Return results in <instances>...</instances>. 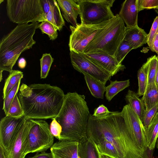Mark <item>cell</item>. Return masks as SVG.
I'll use <instances>...</instances> for the list:
<instances>
[{
    "label": "cell",
    "mask_w": 158,
    "mask_h": 158,
    "mask_svg": "<svg viewBox=\"0 0 158 158\" xmlns=\"http://www.w3.org/2000/svg\"><path fill=\"white\" fill-rule=\"evenodd\" d=\"M87 133L104 137L114 146L119 158H152V154L141 150L135 144L121 112L110 111L98 117L90 114Z\"/></svg>",
    "instance_id": "1"
},
{
    "label": "cell",
    "mask_w": 158,
    "mask_h": 158,
    "mask_svg": "<svg viewBox=\"0 0 158 158\" xmlns=\"http://www.w3.org/2000/svg\"><path fill=\"white\" fill-rule=\"evenodd\" d=\"M65 94L60 87L47 84H22L18 95L26 119L55 118L64 101Z\"/></svg>",
    "instance_id": "2"
},
{
    "label": "cell",
    "mask_w": 158,
    "mask_h": 158,
    "mask_svg": "<svg viewBox=\"0 0 158 158\" xmlns=\"http://www.w3.org/2000/svg\"><path fill=\"white\" fill-rule=\"evenodd\" d=\"M89 114L85 96L76 92L65 95L61 109L55 118L62 127L59 140L83 142L87 137Z\"/></svg>",
    "instance_id": "3"
},
{
    "label": "cell",
    "mask_w": 158,
    "mask_h": 158,
    "mask_svg": "<svg viewBox=\"0 0 158 158\" xmlns=\"http://www.w3.org/2000/svg\"><path fill=\"white\" fill-rule=\"evenodd\" d=\"M39 24L38 22L18 24L1 39V79L2 73L10 72L20 54L35 44L33 37Z\"/></svg>",
    "instance_id": "4"
},
{
    "label": "cell",
    "mask_w": 158,
    "mask_h": 158,
    "mask_svg": "<svg viewBox=\"0 0 158 158\" xmlns=\"http://www.w3.org/2000/svg\"><path fill=\"white\" fill-rule=\"evenodd\" d=\"M126 27L116 14L110 22L103 28L85 48L84 53L98 52L114 56L123 40Z\"/></svg>",
    "instance_id": "5"
},
{
    "label": "cell",
    "mask_w": 158,
    "mask_h": 158,
    "mask_svg": "<svg viewBox=\"0 0 158 158\" xmlns=\"http://www.w3.org/2000/svg\"><path fill=\"white\" fill-rule=\"evenodd\" d=\"M6 11L10 20L18 24L41 22L44 18L40 0H7Z\"/></svg>",
    "instance_id": "6"
},
{
    "label": "cell",
    "mask_w": 158,
    "mask_h": 158,
    "mask_svg": "<svg viewBox=\"0 0 158 158\" xmlns=\"http://www.w3.org/2000/svg\"><path fill=\"white\" fill-rule=\"evenodd\" d=\"M80 8L82 25H97L115 16L111 8L114 0H76Z\"/></svg>",
    "instance_id": "7"
},
{
    "label": "cell",
    "mask_w": 158,
    "mask_h": 158,
    "mask_svg": "<svg viewBox=\"0 0 158 158\" xmlns=\"http://www.w3.org/2000/svg\"><path fill=\"white\" fill-rule=\"evenodd\" d=\"M30 119L31 125L26 139L24 154L45 152L54 143L49 125L43 119Z\"/></svg>",
    "instance_id": "8"
},
{
    "label": "cell",
    "mask_w": 158,
    "mask_h": 158,
    "mask_svg": "<svg viewBox=\"0 0 158 158\" xmlns=\"http://www.w3.org/2000/svg\"><path fill=\"white\" fill-rule=\"evenodd\" d=\"M112 19L97 25L78 24L76 27L70 26L71 31L69 46L70 51L83 53L85 48Z\"/></svg>",
    "instance_id": "9"
},
{
    "label": "cell",
    "mask_w": 158,
    "mask_h": 158,
    "mask_svg": "<svg viewBox=\"0 0 158 158\" xmlns=\"http://www.w3.org/2000/svg\"><path fill=\"white\" fill-rule=\"evenodd\" d=\"M127 129L136 146L141 150L153 153L147 144L144 127L142 120L129 104L121 111Z\"/></svg>",
    "instance_id": "10"
},
{
    "label": "cell",
    "mask_w": 158,
    "mask_h": 158,
    "mask_svg": "<svg viewBox=\"0 0 158 158\" xmlns=\"http://www.w3.org/2000/svg\"><path fill=\"white\" fill-rule=\"evenodd\" d=\"M70 56L73 67L78 72L105 85L110 80L112 77L110 74L87 58L83 53L71 51Z\"/></svg>",
    "instance_id": "11"
},
{
    "label": "cell",
    "mask_w": 158,
    "mask_h": 158,
    "mask_svg": "<svg viewBox=\"0 0 158 158\" xmlns=\"http://www.w3.org/2000/svg\"><path fill=\"white\" fill-rule=\"evenodd\" d=\"M26 119L24 116L14 117L6 115L0 122V147L4 153L9 150L15 139Z\"/></svg>",
    "instance_id": "12"
},
{
    "label": "cell",
    "mask_w": 158,
    "mask_h": 158,
    "mask_svg": "<svg viewBox=\"0 0 158 158\" xmlns=\"http://www.w3.org/2000/svg\"><path fill=\"white\" fill-rule=\"evenodd\" d=\"M31 122L30 119H26L13 142L9 151L4 154L5 158H25V145Z\"/></svg>",
    "instance_id": "13"
},
{
    "label": "cell",
    "mask_w": 158,
    "mask_h": 158,
    "mask_svg": "<svg viewBox=\"0 0 158 158\" xmlns=\"http://www.w3.org/2000/svg\"><path fill=\"white\" fill-rule=\"evenodd\" d=\"M84 53L91 61L109 73L112 77L126 68L124 65L118 63L114 57L108 54L98 52Z\"/></svg>",
    "instance_id": "14"
},
{
    "label": "cell",
    "mask_w": 158,
    "mask_h": 158,
    "mask_svg": "<svg viewBox=\"0 0 158 158\" xmlns=\"http://www.w3.org/2000/svg\"><path fill=\"white\" fill-rule=\"evenodd\" d=\"M79 144L76 141L59 140L50 148L53 158H79Z\"/></svg>",
    "instance_id": "15"
},
{
    "label": "cell",
    "mask_w": 158,
    "mask_h": 158,
    "mask_svg": "<svg viewBox=\"0 0 158 158\" xmlns=\"http://www.w3.org/2000/svg\"><path fill=\"white\" fill-rule=\"evenodd\" d=\"M137 0H126L123 3L118 15L127 27L138 25V11Z\"/></svg>",
    "instance_id": "16"
},
{
    "label": "cell",
    "mask_w": 158,
    "mask_h": 158,
    "mask_svg": "<svg viewBox=\"0 0 158 158\" xmlns=\"http://www.w3.org/2000/svg\"><path fill=\"white\" fill-rule=\"evenodd\" d=\"M63 17L72 26L76 27L78 24L77 18L80 15L79 5L76 0H57Z\"/></svg>",
    "instance_id": "17"
},
{
    "label": "cell",
    "mask_w": 158,
    "mask_h": 158,
    "mask_svg": "<svg viewBox=\"0 0 158 158\" xmlns=\"http://www.w3.org/2000/svg\"><path fill=\"white\" fill-rule=\"evenodd\" d=\"M148 38V34L138 25L131 27H126L123 40L134 49L147 43Z\"/></svg>",
    "instance_id": "18"
},
{
    "label": "cell",
    "mask_w": 158,
    "mask_h": 158,
    "mask_svg": "<svg viewBox=\"0 0 158 158\" xmlns=\"http://www.w3.org/2000/svg\"><path fill=\"white\" fill-rule=\"evenodd\" d=\"M87 136L90 138L95 142L100 154L107 156L110 158H119L114 146L104 137L87 133Z\"/></svg>",
    "instance_id": "19"
},
{
    "label": "cell",
    "mask_w": 158,
    "mask_h": 158,
    "mask_svg": "<svg viewBox=\"0 0 158 158\" xmlns=\"http://www.w3.org/2000/svg\"><path fill=\"white\" fill-rule=\"evenodd\" d=\"M44 20L51 23L57 31H61L65 25V22L56 0H52L49 10L44 15L43 21Z\"/></svg>",
    "instance_id": "20"
},
{
    "label": "cell",
    "mask_w": 158,
    "mask_h": 158,
    "mask_svg": "<svg viewBox=\"0 0 158 158\" xmlns=\"http://www.w3.org/2000/svg\"><path fill=\"white\" fill-rule=\"evenodd\" d=\"M79 158H100V153L94 141L87 137L78 145Z\"/></svg>",
    "instance_id": "21"
},
{
    "label": "cell",
    "mask_w": 158,
    "mask_h": 158,
    "mask_svg": "<svg viewBox=\"0 0 158 158\" xmlns=\"http://www.w3.org/2000/svg\"><path fill=\"white\" fill-rule=\"evenodd\" d=\"M144 128L148 147L150 150L153 151L158 138V112L149 125Z\"/></svg>",
    "instance_id": "22"
},
{
    "label": "cell",
    "mask_w": 158,
    "mask_h": 158,
    "mask_svg": "<svg viewBox=\"0 0 158 158\" xmlns=\"http://www.w3.org/2000/svg\"><path fill=\"white\" fill-rule=\"evenodd\" d=\"M146 110H149L158 103V86L155 83L148 85L141 98Z\"/></svg>",
    "instance_id": "23"
},
{
    "label": "cell",
    "mask_w": 158,
    "mask_h": 158,
    "mask_svg": "<svg viewBox=\"0 0 158 158\" xmlns=\"http://www.w3.org/2000/svg\"><path fill=\"white\" fill-rule=\"evenodd\" d=\"M125 99L141 120L145 108L143 101L139 98L137 93L129 89Z\"/></svg>",
    "instance_id": "24"
},
{
    "label": "cell",
    "mask_w": 158,
    "mask_h": 158,
    "mask_svg": "<svg viewBox=\"0 0 158 158\" xmlns=\"http://www.w3.org/2000/svg\"><path fill=\"white\" fill-rule=\"evenodd\" d=\"M84 79L87 86L92 95L97 98L103 99L106 91L105 85L86 74H84Z\"/></svg>",
    "instance_id": "25"
},
{
    "label": "cell",
    "mask_w": 158,
    "mask_h": 158,
    "mask_svg": "<svg viewBox=\"0 0 158 158\" xmlns=\"http://www.w3.org/2000/svg\"><path fill=\"white\" fill-rule=\"evenodd\" d=\"M110 81V84L106 87L105 96L106 99L110 102L118 93L130 85L129 79L118 81Z\"/></svg>",
    "instance_id": "26"
},
{
    "label": "cell",
    "mask_w": 158,
    "mask_h": 158,
    "mask_svg": "<svg viewBox=\"0 0 158 158\" xmlns=\"http://www.w3.org/2000/svg\"><path fill=\"white\" fill-rule=\"evenodd\" d=\"M9 73L5 80L3 89L2 97L3 100L15 85L21 81L23 76V73L19 70H13Z\"/></svg>",
    "instance_id": "27"
},
{
    "label": "cell",
    "mask_w": 158,
    "mask_h": 158,
    "mask_svg": "<svg viewBox=\"0 0 158 158\" xmlns=\"http://www.w3.org/2000/svg\"><path fill=\"white\" fill-rule=\"evenodd\" d=\"M158 60L155 55L148 58L142 66L146 71L148 77L147 85L155 82L157 72Z\"/></svg>",
    "instance_id": "28"
},
{
    "label": "cell",
    "mask_w": 158,
    "mask_h": 158,
    "mask_svg": "<svg viewBox=\"0 0 158 158\" xmlns=\"http://www.w3.org/2000/svg\"><path fill=\"white\" fill-rule=\"evenodd\" d=\"M54 59L50 53L43 54L40 59V78H46L47 77Z\"/></svg>",
    "instance_id": "29"
},
{
    "label": "cell",
    "mask_w": 158,
    "mask_h": 158,
    "mask_svg": "<svg viewBox=\"0 0 158 158\" xmlns=\"http://www.w3.org/2000/svg\"><path fill=\"white\" fill-rule=\"evenodd\" d=\"M23 110L18 98V94L15 96L12 102L7 116L14 117L24 116Z\"/></svg>",
    "instance_id": "30"
},
{
    "label": "cell",
    "mask_w": 158,
    "mask_h": 158,
    "mask_svg": "<svg viewBox=\"0 0 158 158\" xmlns=\"http://www.w3.org/2000/svg\"><path fill=\"white\" fill-rule=\"evenodd\" d=\"M133 49L126 41L123 40L116 51L114 57L118 63L122 64L128 53Z\"/></svg>",
    "instance_id": "31"
},
{
    "label": "cell",
    "mask_w": 158,
    "mask_h": 158,
    "mask_svg": "<svg viewBox=\"0 0 158 158\" xmlns=\"http://www.w3.org/2000/svg\"><path fill=\"white\" fill-rule=\"evenodd\" d=\"M38 28L41 30L43 34H47L50 40H55L58 37L57 30L51 23L47 21H42L39 24Z\"/></svg>",
    "instance_id": "32"
},
{
    "label": "cell",
    "mask_w": 158,
    "mask_h": 158,
    "mask_svg": "<svg viewBox=\"0 0 158 158\" xmlns=\"http://www.w3.org/2000/svg\"><path fill=\"white\" fill-rule=\"evenodd\" d=\"M137 77L139 88L137 94L139 96H140L144 94L148 84L147 72L143 66L138 71Z\"/></svg>",
    "instance_id": "33"
},
{
    "label": "cell",
    "mask_w": 158,
    "mask_h": 158,
    "mask_svg": "<svg viewBox=\"0 0 158 158\" xmlns=\"http://www.w3.org/2000/svg\"><path fill=\"white\" fill-rule=\"evenodd\" d=\"M20 83V81L15 85L4 99L2 109L6 115H7L10 105L15 96L18 94Z\"/></svg>",
    "instance_id": "34"
},
{
    "label": "cell",
    "mask_w": 158,
    "mask_h": 158,
    "mask_svg": "<svg viewBox=\"0 0 158 158\" xmlns=\"http://www.w3.org/2000/svg\"><path fill=\"white\" fill-rule=\"evenodd\" d=\"M158 111V103L149 110H145L141 120L144 127H147L149 125Z\"/></svg>",
    "instance_id": "35"
},
{
    "label": "cell",
    "mask_w": 158,
    "mask_h": 158,
    "mask_svg": "<svg viewBox=\"0 0 158 158\" xmlns=\"http://www.w3.org/2000/svg\"><path fill=\"white\" fill-rule=\"evenodd\" d=\"M138 12L145 9H158V0H137Z\"/></svg>",
    "instance_id": "36"
},
{
    "label": "cell",
    "mask_w": 158,
    "mask_h": 158,
    "mask_svg": "<svg viewBox=\"0 0 158 158\" xmlns=\"http://www.w3.org/2000/svg\"><path fill=\"white\" fill-rule=\"evenodd\" d=\"M158 31V16L154 19L149 33L148 34L147 44L151 50L154 39Z\"/></svg>",
    "instance_id": "37"
},
{
    "label": "cell",
    "mask_w": 158,
    "mask_h": 158,
    "mask_svg": "<svg viewBox=\"0 0 158 158\" xmlns=\"http://www.w3.org/2000/svg\"><path fill=\"white\" fill-rule=\"evenodd\" d=\"M49 128L52 135L58 139L62 131V127L55 118L52 119L49 126Z\"/></svg>",
    "instance_id": "38"
},
{
    "label": "cell",
    "mask_w": 158,
    "mask_h": 158,
    "mask_svg": "<svg viewBox=\"0 0 158 158\" xmlns=\"http://www.w3.org/2000/svg\"><path fill=\"white\" fill-rule=\"evenodd\" d=\"M110 112L106 107L104 105H100L98 107L95 108L93 116L95 117L102 116Z\"/></svg>",
    "instance_id": "39"
},
{
    "label": "cell",
    "mask_w": 158,
    "mask_h": 158,
    "mask_svg": "<svg viewBox=\"0 0 158 158\" xmlns=\"http://www.w3.org/2000/svg\"><path fill=\"white\" fill-rule=\"evenodd\" d=\"M28 158H53V157L51 152H43L39 154L37 153L34 156Z\"/></svg>",
    "instance_id": "40"
},
{
    "label": "cell",
    "mask_w": 158,
    "mask_h": 158,
    "mask_svg": "<svg viewBox=\"0 0 158 158\" xmlns=\"http://www.w3.org/2000/svg\"><path fill=\"white\" fill-rule=\"evenodd\" d=\"M151 51L156 52L158 55V31L153 40Z\"/></svg>",
    "instance_id": "41"
},
{
    "label": "cell",
    "mask_w": 158,
    "mask_h": 158,
    "mask_svg": "<svg viewBox=\"0 0 158 158\" xmlns=\"http://www.w3.org/2000/svg\"><path fill=\"white\" fill-rule=\"evenodd\" d=\"M18 66L21 69H24L27 64L26 61L24 58L21 57L18 61Z\"/></svg>",
    "instance_id": "42"
},
{
    "label": "cell",
    "mask_w": 158,
    "mask_h": 158,
    "mask_svg": "<svg viewBox=\"0 0 158 158\" xmlns=\"http://www.w3.org/2000/svg\"><path fill=\"white\" fill-rule=\"evenodd\" d=\"M0 158H5L3 149L0 147Z\"/></svg>",
    "instance_id": "43"
},
{
    "label": "cell",
    "mask_w": 158,
    "mask_h": 158,
    "mask_svg": "<svg viewBox=\"0 0 158 158\" xmlns=\"http://www.w3.org/2000/svg\"><path fill=\"white\" fill-rule=\"evenodd\" d=\"M155 83L156 85L158 86V64L157 66V72L155 80Z\"/></svg>",
    "instance_id": "44"
},
{
    "label": "cell",
    "mask_w": 158,
    "mask_h": 158,
    "mask_svg": "<svg viewBox=\"0 0 158 158\" xmlns=\"http://www.w3.org/2000/svg\"><path fill=\"white\" fill-rule=\"evenodd\" d=\"M100 158H110L107 156L100 154Z\"/></svg>",
    "instance_id": "45"
},
{
    "label": "cell",
    "mask_w": 158,
    "mask_h": 158,
    "mask_svg": "<svg viewBox=\"0 0 158 158\" xmlns=\"http://www.w3.org/2000/svg\"><path fill=\"white\" fill-rule=\"evenodd\" d=\"M156 147L158 149V138L156 142Z\"/></svg>",
    "instance_id": "46"
},
{
    "label": "cell",
    "mask_w": 158,
    "mask_h": 158,
    "mask_svg": "<svg viewBox=\"0 0 158 158\" xmlns=\"http://www.w3.org/2000/svg\"><path fill=\"white\" fill-rule=\"evenodd\" d=\"M156 12L158 14V9H156L155 10ZM157 58L158 60V55L157 56Z\"/></svg>",
    "instance_id": "47"
},
{
    "label": "cell",
    "mask_w": 158,
    "mask_h": 158,
    "mask_svg": "<svg viewBox=\"0 0 158 158\" xmlns=\"http://www.w3.org/2000/svg\"><path fill=\"white\" fill-rule=\"evenodd\" d=\"M4 0H0V3L2 2Z\"/></svg>",
    "instance_id": "48"
}]
</instances>
